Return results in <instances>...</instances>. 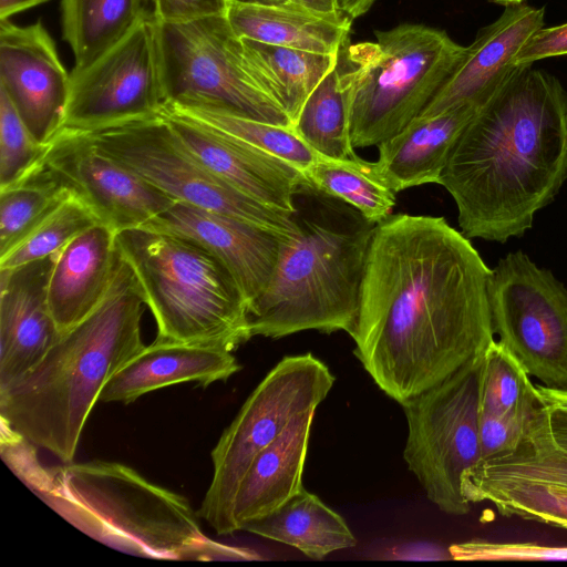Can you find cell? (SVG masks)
Returning <instances> with one entry per match:
<instances>
[{"label":"cell","mask_w":567,"mask_h":567,"mask_svg":"<svg viewBox=\"0 0 567 567\" xmlns=\"http://www.w3.org/2000/svg\"><path fill=\"white\" fill-rule=\"evenodd\" d=\"M489 269L443 217L375 225L351 338L374 383L400 404L484 354L495 340Z\"/></svg>","instance_id":"1"},{"label":"cell","mask_w":567,"mask_h":567,"mask_svg":"<svg viewBox=\"0 0 567 567\" xmlns=\"http://www.w3.org/2000/svg\"><path fill=\"white\" fill-rule=\"evenodd\" d=\"M567 179V91L523 65L453 145L440 178L461 233L505 243L522 237Z\"/></svg>","instance_id":"2"},{"label":"cell","mask_w":567,"mask_h":567,"mask_svg":"<svg viewBox=\"0 0 567 567\" xmlns=\"http://www.w3.org/2000/svg\"><path fill=\"white\" fill-rule=\"evenodd\" d=\"M145 307L137 279L120 255L100 305L61 333L24 377L0 393L1 421L64 464L73 462L104 386L144 347Z\"/></svg>","instance_id":"3"},{"label":"cell","mask_w":567,"mask_h":567,"mask_svg":"<svg viewBox=\"0 0 567 567\" xmlns=\"http://www.w3.org/2000/svg\"><path fill=\"white\" fill-rule=\"evenodd\" d=\"M18 477L74 527L123 553L164 560L261 559L255 550L212 540L186 497L125 464L45 468L35 458Z\"/></svg>","instance_id":"4"},{"label":"cell","mask_w":567,"mask_h":567,"mask_svg":"<svg viewBox=\"0 0 567 567\" xmlns=\"http://www.w3.org/2000/svg\"><path fill=\"white\" fill-rule=\"evenodd\" d=\"M296 233L281 241L272 276L249 306L252 337L305 330L351 334L375 224L310 182L295 199Z\"/></svg>","instance_id":"5"},{"label":"cell","mask_w":567,"mask_h":567,"mask_svg":"<svg viewBox=\"0 0 567 567\" xmlns=\"http://www.w3.org/2000/svg\"><path fill=\"white\" fill-rule=\"evenodd\" d=\"M157 328V340L235 351L252 338L248 306L225 265L199 243L150 228L116 233Z\"/></svg>","instance_id":"6"},{"label":"cell","mask_w":567,"mask_h":567,"mask_svg":"<svg viewBox=\"0 0 567 567\" xmlns=\"http://www.w3.org/2000/svg\"><path fill=\"white\" fill-rule=\"evenodd\" d=\"M466 52L440 29L403 23L338 55L353 147L378 146L417 117Z\"/></svg>","instance_id":"7"},{"label":"cell","mask_w":567,"mask_h":567,"mask_svg":"<svg viewBox=\"0 0 567 567\" xmlns=\"http://www.w3.org/2000/svg\"><path fill=\"white\" fill-rule=\"evenodd\" d=\"M164 106L219 110L293 127L264 87L226 16L156 21Z\"/></svg>","instance_id":"8"},{"label":"cell","mask_w":567,"mask_h":567,"mask_svg":"<svg viewBox=\"0 0 567 567\" xmlns=\"http://www.w3.org/2000/svg\"><path fill=\"white\" fill-rule=\"evenodd\" d=\"M334 375L311 353L284 357L247 398L212 451L210 485L197 514L218 535L237 532L234 499L254 458L326 399Z\"/></svg>","instance_id":"9"},{"label":"cell","mask_w":567,"mask_h":567,"mask_svg":"<svg viewBox=\"0 0 567 567\" xmlns=\"http://www.w3.org/2000/svg\"><path fill=\"white\" fill-rule=\"evenodd\" d=\"M80 132L103 154L175 202L224 214L285 237L297 230L293 213L261 204L209 171L162 114Z\"/></svg>","instance_id":"10"},{"label":"cell","mask_w":567,"mask_h":567,"mask_svg":"<svg viewBox=\"0 0 567 567\" xmlns=\"http://www.w3.org/2000/svg\"><path fill=\"white\" fill-rule=\"evenodd\" d=\"M483 355L401 403L408 421L403 457L427 498L450 515L470 512L471 503L463 495L462 480L481 462Z\"/></svg>","instance_id":"11"},{"label":"cell","mask_w":567,"mask_h":567,"mask_svg":"<svg viewBox=\"0 0 567 567\" xmlns=\"http://www.w3.org/2000/svg\"><path fill=\"white\" fill-rule=\"evenodd\" d=\"M488 301L497 340L529 377L567 389V288L518 250L492 269Z\"/></svg>","instance_id":"12"},{"label":"cell","mask_w":567,"mask_h":567,"mask_svg":"<svg viewBox=\"0 0 567 567\" xmlns=\"http://www.w3.org/2000/svg\"><path fill=\"white\" fill-rule=\"evenodd\" d=\"M62 128L90 131L159 115L164 107L156 20L143 18L118 43L70 74Z\"/></svg>","instance_id":"13"},{"label":"cell","mask_w":567,"mask_h":567,"mask_svg":"<svg viewBox=\"0 0 567 567\" xmlns=\"http://www.w3.org/2000/svg\"><path fill=\"white\" fill-rule=\"evenodd\" d=\"M33 171L81 198L116 233L143 227L175 202L71 128L56 134Z\"/></svg>","instance_id":"14"},{"label":"cell","mask_w":567,"mask_h":567,"mask_svg":"<svg viewBox=\"0 0 567 567\" xmlns=\"http://www.w3.org/2000/svg\"><path fill=\"white\" fill-rule=\"evenodd\" d=\"M70 74L43 24L20 27L0 20V89L42 144L62 130Z\"/></svg>","instance_id":"15"},{"label":"cell","mask_w":567,"mask_h":567,"mask_svg":"<svg viewBox=\"0 0 567 567\" xmlns=\"http://www.w3.org/2000/svg\"><path fill=\"white\" fill-rule=\"evenodd\" d=\"M195 240L213 252L236 280L247 306L266 289L286 238L254 224L174 202L143 226Z\"/></svg>","instance_id":"16"},{"label":"cell","mask_w":567,"mask_h":567,"mask_svg":"<svg viewBox=\"0 0 567 567\" xmlns=\"http://www.w3.org/2000/svg\"><path fill=\"white\" fill-rule=\"evenodd\" d=\"M545 11L528 4L509 6L476 33L462 61L419 116H433L472 104L483 106L523 66L516 58L544 27Z\"/></svg>","instance_id":"17"},{"label":"cell","mask_w":567,"mask_h":567,"mask_svg":"<svg viewBox=\"0 0 567 567\" xmlns=\"http://www.w3.org/2000/svg\"><path fill=\"white\" fill-rule=\"evenodd\" d=\"M161 114L190 153L224 182L261 204L296 212V196L309 183L301 169L189 117Z\"/></svg>","instance_id":"18"},{"label":"cell","mask_w":567,"mask_h":567,"mask_svg":"<svg viewBox=\"0 0 567 567\" xmlns=\"http://www.w3.org/2000/svg\"><path fill=\"white\" fill-rule=\"evenodd\" d=\"M54 257L0 269V393L24 377L61 334L48 302Z\"/></svg>","instance_id":"19"},{"label":"cell","mask_w":567,"mask_h":567,"mask_svg":"<svg viewBox=\"0 0 567 567\" xmlns=\"http://www.w3.org/2000/svg\"><path fill=\"white\" fill-rule=\"evenodd\" d=\"M116 231L96 224L55 254L48 285L51 315L61 333L87 317L103 300L117 268Z\"/></svg>","instance_id":"20"},{"label":"cell","mask_w":567,"mask_h":567,"mask_svg":"<svg viewBox=\"0 0 567 567\" xmlns=\"http://www.w3.org/2000/svg\"><path fill=\"white\" fill-rule=\"evenodd\" d=\"M240 369L231 351L223 348L155 339L111 377L100 400L130 403L145 393L184 382L206 388L226 381Z\"/></svg>","instance_id":"21"},{"label":"cell","mask_w":567,"mask_h":567,"mask_svg":"<svg viewBox=\"0 0 567 567\" xmlns=\"http://www.w3.org/2000/svg\"><path fill=\"white\" fill-rule=\"evenodd\" d=\"M481 106L465 104L433 116H417L378 145L373 162L382 181L395 193L439 184L450 152Z\"/></svg>","instance_id":"22"},{"label":"cell","mask_w":567,"mask_h":567,"mask_svg":"<svg viewBox=\"0 0 567 567\" xmlns=\"http://www.w3.org/2000/svg\"><path fill=\"white\" fill-rule=\"evenodd\" d=\"M315 412L296 417L247 468L234 499L237 530L276 509L303 487L302 473Z\"/></svg>","instance_id":"23"},{"label":"cell","mask_w":567,"mask_h":567,"mask_svg":"<svg viewBox=\"0 0 567 567\" xmlns=\"http://www.w3.org/2000/svg\"><path fill=\"white\" fill-rule=\"evenodd\" d=\"M226 18L239 38L321 54H338L349 41L352 24V20L322 16L297 2L262 6L230 1Z\"/></svg>","instance_id":"24"},{"label":"cell","mask_w":567,"mask_h":567,"mask_svg":"<svg viewBox=\"0 0 567 567\" xmlns=\"http://www.w3.org/2000/svg\"><path fill=\"white\" fill-rule=\"evenodd\" d=\"M240 530L289 545L317 560L357 544L344 518L305 487L270 513L245 523Z\"/></svg>","instance_id":"25"},{"label":"cell","mask_w":567,"mask_h":567,"mask_svg":"<svg viewBox=\"0 0 567 567\" xmlns=\"http://www.w3.org/2000/svg\"><path fill=\"white\" fill-rule=\"evenodd\" d=\"M240 39L261 84L293 125L306 100L337 65L339 53L321 54Z\"/></svg>","instance_id":"26"},{"label":"cell","mask_w":567,"mask_h":567,"mask_svg":"<svg viewBox=\"0 0 567 567\" xmlns=\"http://www.w3.org/2000/svg\"><path fill=\"white\" fill-rule=\"evenodd\" d=\"M147 16L143 0H62L63 38L73 51L74 68L91 64Z\"/></svg>","instance_id":"27"},{"label":"cell","mask_w":567,"mask_h":567,"mask_svg":"<svg viewBox=\"0 0 567 567\" xmlns=\"http://www.w3.org/2000/svg\"><path fill=\"white\" fill-rule=\"evenodd\" d=\"M303 174L315 188L343 200L375 225L392 215L395 192L379 176L373 162L357 155L342 159L320 156Z\"/></svg>","instance_id":"28"},{"label":"cell","mask_w":567,"mask_h":567,"mask_svg":"<svg viewBox=\"0 0 567 567\" xmlns=\"http://www.w3.org/2000/svg\"><path fill=\"white\" fill-rule=\"evenodd\" d=\"M293 130L320 156L334 159L355 156L348 101L337 65L306 100Z\"/></svg>","instance_id":"29"},{"label":"cell","mask_w":567,"mask_h":567,"mask_svg":"<svg viewBox=\"0 0 567 567\" xmlns=\"http://www.w3.org/2000/svg\"><path fill=\"white\" fill-rule=\"evenodd\" d=\"M162 111L197 121L279 157L302 172L320 157L296 133L293 127L276 125L212 109L164 106Z\"/></svg>","instance_id":"30"},{"label":"cell","mask_w":567,"mask_h":567,"mask_svg":"<svg viewBox=\"0 0 567 567\" xmlns=\"http://www.w3.org/2000/svg\"><path fill=\"white\" fill-rule=\"evenodd\" d=\"M72 193L33 171L0 189V255L24 238Z\"/></svg>","instance_id":"31"},{"label":"cell","mask_w":567,"mask_h":567,"mask_svg":"<svg viewBox=\"0 0 567 567\" xmlns=\"http://www.w3.org/2000/svg\"><path fill=\"white\" fill-rule=\"evenodd\" d=\"M467 502L491 503L505 517L567 529V493L534 482L492 483L463 488Z\"/></svg>","instance_id":"32"},{"label":"cell","mask_w":567,"mask_h":567,"mask_svg":"<svg viewBox=\"0 0 567 567\" xmlns=\"http://www.w3.org/2000/svg\"><path fill=\"white\" fill-rule=\"evenodd\" d=\"M95 213L71 194L24 238L0 255V269H10L59 252L85 229L100 224Z\"/></svg>","instance_id":"33"},{"label":"cell","mask_w":567,"mask_h":567,"mask_svg":"<svg viewBox=\"0 0 567 567\" xmlns=\"http://www.w3.org/2000/svg\"><path fill=\"white\" fill-rule=\"evenodd\" d=\"M534 388L517 358L497 339L483 355L480 377V415L499 416L517 406Z\"/></svg>","instance_id":"34"},{"label":"cell","mask_w":567,"mask_h":567,"mask_svg":"<svg viewBox=\"0 0 567 567\" xmlns=\"http://www.w3.org/2000/svg\"><path fill=\"white\" fill-rule=\"evenodd\" d=\"M48 145L30 132L8 94L0 89V189L27 177Z\"/></svg>","instance_id":"35"},{"label":"cell","mask_w":567,"mask_h":567,"mask_svg":"<svg viewBox=\"0 0 567 567\" xmlns=\"http://www.w3.org/2000/svg\"><path fill=\"white\" fill-rule=\"evenodd\" d=\"M540 406L534 385L509 412L499 416L480 415L481 462L514 452L526 437Z\"/></svg>","instance_id":"36"},{"label":"cell","mask_w":567,"mask_h":567,"mask_svg":"<svg viewBox=\"0 0 567 567\" xmlns=\"http://www.w3.org/2000/svg\"><path fill=\"white\" fill-rule=\"evenodd\" d=\"M449 554L452 559L461 561H567V546H548L533 542L471 539L453 544Z\"/></svg>","instance_id":"37"},{"label":"cell","mask_w":567,"mask_h":567,"mask_svg":"<svg viewBox=\"0 0 567 567\" xmlns=\"http://www.w3.org/2000/svg\"><path fill=\"white\" fill-rule=\"evenodd\" d=\"M230 0H153L156 21L185 23L208 17L226 16Z\"/></svg>","instance_id":"38"},{"label":"cell","mask_w":567,"mask_h":567,"mask_svg":"<svg viewBox=\"0 0 567 567\" xmlns=\"http://www.w3.org/2000/svg\"><path fill=\"white\" fill-rule=\"evenodd\" d=\"M567 55V22L543 27L536 31L519 51L516 63L532 65L546 58Z\"/></svg>","instance_id":"39"},{"label":"cell","mask_w":567,"mask_h":567,"mask_svg":"<svg viewBox=\"0 0 567 567\" xmlns=\"http://www.w3.org/2000/svg\"><path fill=\"white\" fill-rule=\"evenodd\" d=\"M535 391L544 406L567 413V389H550L540 383H534Z\"/></svg>","instance_id":"40"},{"label":"cell","mask_w":567,"mask_h":567,"mask_svg":"<svg viewBox=\"0 0 567 567\" xmlns=\"http://www.w3.org/2000/svg\"><path fill=\"white\" fill-rule=\"evenodd\" d=\"M377 0H337L339 12L347 19L354 20L367 13Z\"/></svg>","instance_id":"41"},{"label":"cell","mask_w":567,"mask_h":567,"mask_svg":"<svg viewBox=\"0 0 567 567\" xmlns=\"http://www.w3.org/2000/svg\"><path fill=\"white\" fill-rule=\"evenodd\" d=\"M48 1L49 0H0V20H7L16 13Z\"/></svg>","instance_id":"42"},{"label":"cell","mask_w":567,"mask_h":567,"mask_svg":"<svg viewBox=\"0 0 567 567\" xmlns=\"http://www.w3.org/2000/svg\"><path fill=\"white\" fill-rule=\"evenodd\" d=\"M302 7L322 16L344 18L338 10L337 0H296ZM350 20V19H349Z\"/></svg>","instance_id":"43"},{"label":"cell","mask_w":567,"mask_h":567,"mask_svg":"<svg viewBox=\"0 0 567 567\" xmlns=\"http://www.w3.org/2000/svg\"><path fill=\"white\" fill-rule=\"evenodd\" d=\"M233 2L249 3V4H262V6H284L296 3V0H230ZM298 3V2H297Z\"/></svg>","instance_id":"44"},{"label":"cell","mask_w":567,"mask_h":567,"mask_svg":"<svg viewBox=\"0 0 567 567\" xmlns=\"http://www.w3.org/2000/svg\"><path fill=\"white\" fill-rule=\"evenodd\" d=\"M493 1L498 4L509 7V6L523 4L525 0H493Z\"/></svg>","instance_id":"45"},{"label":"cell","mask_w":567,"mask_h":567,"mask_svg":"<svg viewBox=\"0 0 567 567\" xmlns=\"http://www.w3.org/2000/svg\"><path fill=\"white\" fill-rule=\"evenodd\" d=\"M143 1H144L145 6H146L148 12L152 14V1L153 0H143Z\"/></svg>","instance_id":"46"}]
</instances>
